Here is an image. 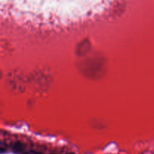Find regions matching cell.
Returning <instances> with one entry per match:
<instances>
[{"instance_id":"6da1fadb","label":"cell","mask_w":154,"mask_h":154,"mask_svg":"<svg viewBox=\"0 0 154 154\" xmlns=\"http://www.w3.org/2000/svg\"><path fill=\"white\" fill-rule=\"evenodd\" d=\"M13 150H14V151L17 153H20V152L23 150L22 145H21L20 144H19V143H17V144H15L14 145Z\"/></svg>"},{"instance_id":"7a4b0ae2","label":"cell","mask_w":154,"mask_h":154,"mask_svg":"<svg viewBox=\"0 0 154 154\" xmlns=\"http://www.w3.org/2000/svg\"><path fill=\"white\" fill-rule=\"evenodd\" d=\"M25 154H42V153H38V152H35V151H30V152H28V153H26Z\"/></svg>"},{"instance_id":"3957f363","label":"cell","mask_w":154,"mask_h":154,"mask_svg":"<svg viewBox=\"0 0 154 154\" xmlns=\"http://www.w3.org/2000/svg\"><path fill=\"white\" fill-rule=\"evenodd\" d=\"M68 154H75V153H68Z\"/></svg>"}]
</instances>
